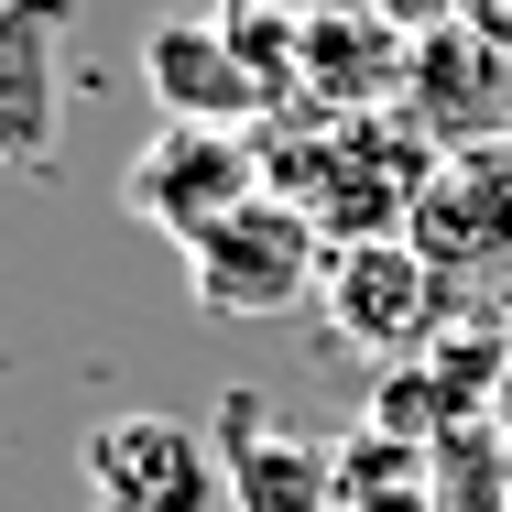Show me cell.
Returning <instances> with one entry per match:
<instances>
[{
	"label": "cell",
	"mask_w": 512,
	"mask_h": 512,
	"mask_svg": "<svg viewBox=\"0 0 512 512\" xmlns=\"http://www.w3.org/2000/svg\"><path fill=\"white\" fill-rule=\"evenodd\" d=\"M425 175H436V142L414 131L404 109H382V120H316L306 109V120H273L262 131V186L284 207H306L327 251L404 240Z\"/></svg>",
	"instance_id": "cell-1"
},
{
	"label": "cell",
	"mask_w": 512,
	"mask_h": 512,
	"mask_svg": "<svg viewBox=\"0 0 512 512\" xmlns=\"http://www.w3.org/2000/svg\"><path fill=\"white\" fill-rule=\"evenodd\" d=\"M262 186V131H197V120H164L131 164H120V207L142 229H164L175 251H197L207 229H229Z\"/></svg>",
	"instance_id": "cell-2"
},
{
	"label": "cell",
	"mask_w": 512,
	"mask_h": 512,
	"mask_svg": "<svg viewBox=\"0 0 512 512\" xmlns=\"http://www.w3.org/2000/svg\"><path fill=\"white\" fill-rule=\"evenodd\" d=\"M327 327L349 349H371L382 371H414L436 338H447V273L414 251V240H349L327 251V284H316Z\"/></svg>",
	"instance_id": "cell-3"
},
{
	"label": "cell",
	"mask_w": 512,
	"mask_h": 512,
	"mask_svg": "<svg viewBox=\"0 0 512 512\" xmlns=\"http://www.w3.org/2000/svg\"><path fill=\"white\" fill-rule=\"evenodd\" d=\"M99 512H229V458L186 414H109L77 436Z\"/></svg>",
	"instance_id": "cell-4"
},
{
	"label": "cell",
	"mask_w": 512,
	"mask_h": 512,
	"mask_svg": "<svg viewBox=\"0 0 512 512\" xmlns=\"http://www.w3.org/2000/svg\"><path fill=\"white\" fill-rule=\"evenodd\" d=\"M316 284H327V240H316L306 207H284V197H251L229 229H207L186 251V295L207 316H284V306H306Z\"/></svg>",
	"instance_id": "cell-5"
},
{
	"label": "cell",
	"mask_w": 512,
	"mask_h": 512,
	"mask_svg": "<svg viewBox=\"0 0 512 512\" xmlns=\"http://www.w3.org/2000/svg\"><path fill=\"white\" fill-rule=\"evenodd\" d=\"M404 240L447 273V284H491L512 273V153H436V175H425V197H414Z\"/></svg>",
	"instance_id": "cell-6"
},
{
	"label": "cell",
	"mask_w": 512,
	"mask_h": 512,
	"mask_svg": "<svg viewBox=\"0 0 512 512\" xmlns=\"http://www.w3.org/2000/svg\"><path fill=\"white\" fill-rule=\"evenodd\" d=\"M142 88L164 120H197V131H273V99L251 88V66L229 55L218 11H164L142 33Z\"/></svg>",
	"instance_id": "cell-7"
},
{
	"label": "cell",
	"mask_w": 512,
	"mask_h": 512,
	"mask_svg": "<svg viewBox=\"0 0 512 512\" xmlns=\"http://www.w3.org/2000/svg\"><path fill=\"white\" fill-rule=\"evenodd\" d=\"M404 88H414V33H393L371 0L306 11V109L316 120H382V109H404Z\"/></svg>",
	"instance_id": "cell-8"
},
{
	"label": "cell",
	"mask_w": 512,
	"mask_h": 512,
	"mask_svg": "<svg viewBox=\"0 0 512 512\" xmlns=\"http://www.w3.org/2000/svg\"><path fill=\"white\" fill-rule=\"evenodd\" d=\"M404 120L436 142V153H491V142L512 131V55H502V44H480L469 22L425 33V44H414Z\"/></svg>",
	"instance_id": "cell-9"
},
{
	"label": "cell",
	"mask_w": 512,
	"mask_h": 512,
	"mask_svg": "<svg viewBox=\"0 0 512 512\" xmlns=\"http://www.w3.org/2000/svg\"><path fill=\"white\" fill-rule=\"evenodd\" d=\"M218 458H229V512H327L338 491V436L262 425L251 393L218 404Z\"/></svg>",
	"instance_id": "cell-10"
},
{
	"label": "cell",
	"mask_w": 512,
	"mask_h": 512,
	"mask_svg": "<svg viewBox=\"0 0 512 512\" xmlns=\"http://www.w3.org/2000/svg\"><path fill=\"white\" fill-rule=\"evenodd\" d=\"M55 22L66 0H0V164H55V120H66V77H55Z\"/></svg>",
	"instance_id": "cell-11"
},
{
	"label": "cell",
	"mask_w": 512,
	"mask_h": 512,
	"mask_svg": "<svg viewBox=\"0 0 512 512\" xmlns=\"http://www.w3.org/2000/svg\"><path fill=\"white\" fill-rule=\"evenodd\" d=\"M327 512H436V447L382 436V425H349L338 436V491Z\"/></svg>",
	"instance_id": "cell-12"
},
{
	"label": "cell",
	"mask_w": 512,
	"mask_h": 512,
	"mask_svg": "<svg viewBox=\"0 0 512 512\" xmlns=\"http://www.w3.org/2000/svg\"><path fill=\"white\" fill-rule=\"evenodd\" d=\"M207 11H218L229 55L251 66V88L273 99V120H295L306 109V0H207Z\"/></svg>",
	"instance_id": "cell-13"
},
{
	"label": "cell",
	"mask_w": 512,
	"mask_h": 512,
	"mask_svg": "<svg viewBox=\"0 0 512 512\" xmlns=\"http://www.w3.org/2000/svg\"><path fill=\"white\" fill-rule=\"evenodd\" d=\"M436 512H512V436H502V414L436 436Z\"/></svg>",
	"instance_id": "cell-14"
},
{
	"label": "cell",
	"mask_w": 512,
	"mask_h": 512,
	"mask_svg": "<svg viewBox=\"0 0 512 512\" xmlns=\"http://www.w3.org/2000/svg\"><path fill=\"white\" fill-rule=\"evenodd\" d=\"M371 11H382V22H393V33H414V44H425V33H447V22H458V0H371Z\"/></svg>",
	"instance_id": "cell-15"
},
{
	"label": "cell",
	"mask_w": 512,
	"mask_h": 512,
	"mask_svg": "<svg viewBox=\"0 0 512 512\" xmlns=\"http://www.w3.org/2000/svg\"><path fill=\"white\" fill-rule=\"evenodd\" d=\"M458 22H469L480 44H502V55H512V0H458Z\"/></svg>",
	"instance_id": "cell-16"
},
{
	"label": "cell",
	"mask_w": 512,
	"mask_h": 512,
	"mask_svg": "<svg viewBox=\"0 0 512 512\" xmlns=\"http://www.w3.org/2000/svg\"><path fill=\"white\" fill-rule=\"evenodd\" d=\"M502 436H512V393H502Z\"/></svg>",
	"instance_id": "cell-17"
},
{
	"label": "cell",
	"mask_w": 512,
	"mask_h": 512,
	"mask_svg": "<svg viewBox=\"0 0 512 512\" xmlns=\"http://www.w3.org/2000/svg\"><path fill=\"white\" fill-rule=\"evenodd\" d=\"M306 11H327V0H306Z\"/></svg>",
	"instance_id": "cell-18"
}]
</instances>
